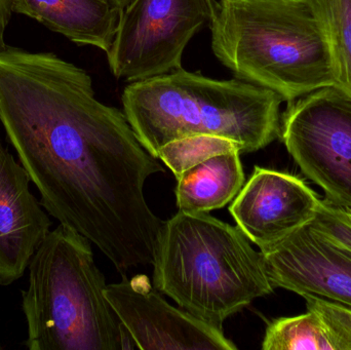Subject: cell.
Returning <instances> with one entry per match:
<instances>
[{
  "instance_id": "cell-8",
  "label": "cell",
  "mask_w": 351,
  "mask_h": 350,
  "mask_svg": "<svg viewBox=\"0 0 351 350\" xmlns=\"http://www.w3.org/2000/svg\"><path fill=\"white\" fill-rule=\"evenodd\" d=\"M105 294L138 349H237L220 329L168 303L145 275H123Z\"/></svg>"
},
{
  "instance_id": "cell-15",
  "label": "cell",
  "mask_w": 351,
  "mask_h": 350,
  "mask_svg": "<svg viewBox=\"0 0 351 350\" xmlns=\"http://www.w3.org/2000/svg\"><path fill=\"white\" fill-rule=\"evenodd\" d=\"M263 350H336L329 329L311 310L280 318L268 324L262 342Z\"/></svg>"
},
{
  "instance_id": "cell-16",
  "label": "cell",
  "mask_w": 351,
  "mask_h": 350,
  "mask_svg": "<svg viewBox=\"0 0 351 350\" xmlns=\"http://www.w3.org/2000/svg\"><path fill=\"white\" fill-rule=\"evenodd\" d=\"M231 151L241 153V145L233 140L215 135H194L162 146L156 158L162 160L178 179L200 162Z\"/></svg>"
},
{
  "instance_id": "cell-12",
  "label": "cell",
  "mask_w": 351,
  "mask_h": 350,
  "mask_svg": "<svg viewBox=\"0 0 351 350\" xmlns=\"http://www.w3.org/2000/svg\"><path fill=\"white\" fill-rule=\"evenodd\" d=\"M12 12L38 21L78 45L107 53L123 12L106 0H10Z\"/></svg>"
},
{
  "instance_id": "cell-2",
  "label": "cell",
  "mask_w": 351,
  "mask_h": 350,
  "mask_svg": "<svg viewBox=\"0 0 351 350\" xmlns=\"http://www.w3.org/2000/svg\"><path fill=\"white\" fill-rule=\"evenodd\" d=\"M121 102L132 129L154 158L162 146L188 136L228 138L241 145V153L258 151L280 137L284 100L237 77L213 79L180 68L130 82Z\"/></svg>"
},
{
  "instance_id": "cell-6",
  "label": "cell",
  "mask_w": 351,
  "mask_h": 350,
  "mask_svg": "<svg viewBox=\"0 0 351 350\" xmlns=\"http://www.w3.org/2000/svg\"><path fill=\"white\" fill-rule=\"evenodd\" d=\"M217 0H135L121 14L107 51L117 79L141 82L182 68L192 37L210 26Z\"/></svg>"
},
{
  "instance_id": "cell-10",
  "label": "cell",
  "mask_w": 351,
  "mask_h": 350,
  "mask_svg": "<svg viewBox=\"0 0 351 350\" xmlns=\"http://www.w3.org/2000/svg\"><path fill=\"white\" fill-rule=\"evenodd\" d=\"M270 283L300 296H315L351 308V252L305 226L260 251Z\"/></svg>"
},
{
  "instance_id": "cell-19",
  "label": "cell",
  "mask_w": 351,
  "mask_h": 350,
  "mask_svg": "<svg viewBox=\"0 0 351 350\" xmlns=\"http://www.w3.org/2000/svg\"><path fill=\"white\" fill-rule=\"evenodd\" d=\"M12 4L10 0H0V51L6 47L4 42V33L8 28L12 16Z\"/></svg>"
},
{
  "instance_id": "cell-4",
  "label": "cell",
  "mask_w": 351,
  "mask_h": 350,
  "mask_svg": "<svg viewBox=\"0 0 351 350\" xmlns=\"http://www.w3.org/2000/svg\"><path fill=\"white\" fill-rule=\"evenodd\" d=\"M90 244L59 224L33 255L22 292L29 350L138 349L107 299Z\"/></svg>"
},
{
  "instance_id": "cell-3",
  "label": "cell",
  "mask_w": 351,
  "mask_h": 350,
  "mask_svg": "<svg viewBox=\"0 0 351 350\" xmlns=\"http://www.w3.org/2000/svg\"><path fill=\"white\" fill-rule=\"evenodd\" d=\"M212 49L235 77L290 103L334 86L325 31L309 0H219Z\"/></svg>"
},
{
  "instance_id": "cell-14",
  "label": "cell",
  "mask_w": 351,
  "mask_h": 350,
  "mask_svg": "<svg viewBox=\"0 0 351 350\" xmlns=\"http://www.w3.org/2000/svg\"><path fill=\"white\" fill-rule=\"evenodd\" d=\"M325 31L334 86L351 96V0H309Z\"/></svg>"
},
{
  "instance_id": "cell-17",
  "label": "cell",
  "mask_w": 351,
  "mask_h": 350,
  "mask_svg": "<svg viewBox=\"0 0 351 350\" xmlns=\"http://www.w3.org/2000/svg\"><path fill=\"white\" fill-rule=\"evenodd\" d=\"M307 310L315 312L327 325L336 350H351V308L315 296H303Z\"/></svg>"
},
{
  "instance_id": "cell-18",
  "label": "cell",
  "mask_w": 351,
  "mask_h": 350,
  "mask_svg": "<svg viewBox=\"0 0 351 350\" xmlns=\"http://www.w3.org/2000/svg\"><path fill=\"white\" fill-rule=\"evenodd\" d=\"M311 225L338 246L351 252V224L325 199L322 201L317 218Z\"/></svg>"
},
{
  "instance_id": "cell-7",
  "label": "cell",
  "mask_w": 351,
  "mask_h": 350,
  "mask_svg": "<svg viewBox=\"0 0 351 350\" xmlns=\"http://www.w3.org/2000/svg\"><path fill=\"white\" fill-rule=\"evenodd\" d=\"M280 137L326 201L351 209V96L327 86L289 103Z\"/></svg>"
},
{
  "instance_id": "cell-1",
  "label": "cell",
  "mask_w": 351,
  "mask_h": 350,
  "mask_svg": "<svg viewBox=\"0 0 351 350\" xmlns=\"http://www.w3.org/2000/svg\"><path fill=\"white\" fill-rule=\"evenodd\" d=\"M0 123L40 203L119 273L154 265L162 221L146 181L164 166L123 111L95 97L90 76L51 53L0 51Z\"/></svg>"
},
{
  "instance_id": "cell-21",
  "label": "cell",
  "mask_w": 351,
  "mask_h": 350,
  "mask_svg": "<svg viewBox=\"0 0 351 350\" xmlns=\"http://www.w3.org/2000/svg\"><path fill=\"white\" fill-rule=\"evenodd\" d=\"M333 205V203H332ZM335 209L337 210L338 213L351 224V209H346V208L339 207V205H333Z\"/></svg>"
},
{
  "instance_id": "cell-13",
  "label": "cell",
  "mask_w": 351,
  "mask_h": 350,
  "mask_svg": "<svg viewBox=\"0 0 351 350\" xmlns=\"http://www.w3.org/2000/svg\"><path fill=\"white\" fill-rule=\"evenodd\" d=\"M245 184L241 152L214 156L186 171L177 179L176 199L179 211L210 213L233 201Z\"/></svg>"
},
{
  "instance_id": "cell-9",
  "label": "cell",
  "mask_w": 351,
  "mask_h": 350,
  "mask_svg": "<svg viewBox=\"0 0 351 350\" xmlns=\"http://www.w3.org/2000/svg\"><path fill=\"white\" fill-rule=\"evenodd\" d=\"M322 201L303 179L255 166L229 212L250 242L263 251L311 225Z\"/></svg>"
},
{
  "instance_id": "cell-20",
  "label": "cell",
  "mask_w": 351,
  "mask_h": 350,
  "mask_svg": "<svg viewBox=\"0 0 351 350\" xmlns=\"http://www.w3.org/2000/svg\"><path fill=\"white\" fill-rule=\"evenodd\" d=\"M112 8H117L119 12H123L130 4L133 3L135 0H106Z\"/></svg>"
},
{
  "instance_id": "cell-11",
  "label": "cell",
  "mask_w": 351,
  "mask_h": 350,
  "mask_svg": "<svg viewBox=\"0 0 351 350\" xmlns=\"http://www.w3.org/2000/svg\"><path fill=\"white\" fill-rule=\"evenodd\" d=\"M30 177L0 143V287L20 279L51 232V221L30 190Z\"/></svg>"
},
{
  "instance_id": "cell-5",
  "label": "cell",
  "mask_w": 351,
  "mask_h": 350,
  "mask_svg": "<svg viewBox=\"0 0 351 350\" xmlns=\"http://www.w3.org/2000/svg\"><path fill=\"white\" fill-rule=\"evenodd\" d=\"M154 286L192 316L222 330L229 316L274 293L261 252L239 227L208 213L165 221Z\"/></svg>"
}]
</instances>
